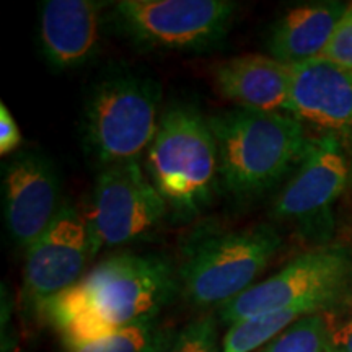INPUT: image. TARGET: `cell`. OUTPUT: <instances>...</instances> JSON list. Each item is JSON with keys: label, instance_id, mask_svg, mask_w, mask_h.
Here are the masks:
<instances>
[{"label": "cell", "instance_id": "cell-1", "mask_svg": "<svg viewBox=\"0 0 352 352\" xmlns=\"http://www.w3.org/2000/svg\"><path fill=\"white\" fill-rule=\"evenodd\" d=\"M176 292L170 261L158 254L107 258L44 307L43 316L65 347L80 346L118 329L155 320Z\"/></svg>", "mask_w": 352, "mask_h": 352}, {"label": "cell", "instance_id": "cell-2", "mask_svg": "<svg viewBox=\"0 0 352 352\" xmlns=\"http://www.w3.org/2000/svg\"><path fill=\"white\" fill-rule=\"evenodd\" d=\"M219 183L236 197L263 195L305 155L310 139L297 116L233 108L209 118Z\"/></svg>", "mask_w": 352, "mask_h": 352}, {"label": "cell", "instance_id": "cell-3", "mask_svg": "<svg viewBox=\"0 0 352 352\" xmlns=\"http://www.w3.org/2000/svg\"><path fill=\"white\" fill-rule=\"evenodd\" d=\"M145 171L179 219L201 214L219 183V151L209 120L189 104L166 109L147 151Z\"/></svg>", "mask_w": 352, "mask_h": 352}, {"label": "cell", "instance_id": "cell-4", "mask_svg": "<svg viewBox=\"0 0 352 352\" xmlns=\"http://www.w3.org/2000/svg\"><path fill=\"white\" fill-rule=\"evenodd\" d=\"M160 83L129 69L111 70L88 95L83 113L87 152L103 166L139 160L155 138Z\"/></svg>", "mask_w": 352, "mask_h": 352}, {"label": "cell", "instance_id": "cell-5", "mask_svg": "<svg viewBox=\"0 0 352 352\" xmlns=\"http://www.w3.org/2000/svg\"><path fill=\"white\" fill-rule=\"evenodd\" d=\"M283 245L270 223L227 232L196 233L186 240L178 279L197 307H222L253 287Z\"/></svg>", "mask_w": 352, "mask_h": 352}, {"label": "cell", "instance_id": "cell-6", "mask_svg": "<svg viewBox=\"0 0 352 352\" xmlns=\"http://www.w3.org/2000/svg\"><path fill=\"white\" fill-rule=\"evenodd\" d=\"M352 272V254L346 246L310 250L277 274L254 284L220 307V320L232 324L253 316L284 310L316 314L331 305L344 290Z\"/></svg>", "mask_w": 352, "mask_h": 352}, {"label": "cell", "instance_id": "cell-7", "mask_svg": "<svg viewBox=\"0 0 352 352\" xmlns=\"http://www.w3.org/2000/svg\"><path fill=\"white\" fill-rule=\"evenodd\" d=\"M235 12L236 3L228 0H121L113 20L148 50L204 51L226 38Z\"/></svg>", "mask_w": 352, "mask_h": 352}, {"label": "cell", "instance_id": "cell-8", "mask_svg": "<svg viewBox=\"0 0 352 352\" xmlns=\"http://www.w3.org/2000/svg\"><path fill=\"white\" fill-rule=\"evenodd\" d=\"M166 204L139 160L101 168L83 215L94 253L142 239L160 226Z\"/></svg>", "mask_w": 352, "mask_h": 352}, {"label": "cell", "instance_id": "cell-9", "mask_svg": "<svg viewBox=\"0 0 352 352\" xmlns=\"http://www.w3.org/2000/svg\"><path fill=\"white\" fill-rule=\"evenodd\" d=\"M95 256L90 230L83 214L64 204L52 226L26 250L23 300L33 314L83 277L88 261Z\"/></svg>", "mask_w": 352, "mask_h": 352}, {"label": "cell", "instance_id": "cell-10", "mask_svg": "<svg viewBox=\"0 0 352 352\" xmlns=\"http://www.w3.org/2000/svg\"><path fill=\"white\" fill-rule=\"evenodd\" d=\"M2 189L8 235L28 250L63 209L59 173L46 153L28 148L8 162Z\"/></svg>", "mask_w": 352, "mask_h": 352}, {"label": "cell", "instance_id": "cell-11", "mask_svg": "<svg viewBox=\"0 0 352 352\" xmlns=\"http://www.w3.org/2000/svg\"><path fill=\"white\" fill-rule=\"evenodd\" d=\"M349 182V162L341 140L333 135L314 139L285 188L277 196L274 217L302 226L324 217Z\"/></svg>", "mask_w": 352, "mask_h": 352}, {"label": "cell", "instance_id": "cell-12", "mask_svg": "<svg viewBox=\"0 0 352 352\" xmlns=\"http://www.w3.org/2000/svg\"><path fill=\"white\" fill-rule=\"evenodd\" d=\"M290 113L338 140H352V70L320 59L294 65Z\"/></svg>", "mask_w": 352, "mask_h": 352}, {"label": "cell", "instance_id": "cell-13", "mask_svg": "<svg viewBox=\"0 0 352 352\" xmlns=\"http://www.w3.org/2000/svg\"><path fill=\"white\" fill-rule=\"evenodd\" d=\"M212 77L219 94L239 104V108L290 113L292 67L274 57L263 54L232 57L215 65Z\"/></svg>", "mask_w": 352, "mask_h": 352}, {"label": "cell", "instance_id": "cell-14", "mask_svg": "<svg viewBox=\"0 0 352 352\" xmlns=\"http://www.w3.org/2000/svg\"><path fill=\"white\" fill-rule=\"evenodd\" d=\"M101 3L91 0H47L41 6L39 38L47 63L56 69L80 65L100 38Z\"/></svg>", "mask_w": 352, "mask_h": 352}, {"label": "cell", "instance_id": "cell-15", "mask_svg": "<svg viewBox=\"0 0 352 352\" xmlns=\"http://www.w3.org/2000/svg\"><path fill=\"white\" fill-rule=\"evenodd\" d=\"M347 7L331 0L290 8L271 30V57L290 67L320 59Z\"/></svg>", "mask_w": 352, "mask_h": 352}, {"label": "cell", "instance_id": "cell-16", "mask_svg": "<svg viewBox=\"0 0 352 352\" xmlns=\"http://www.w3.org/2000/svg\"><path fill=\"white\" fill-rule=\"evenodd\" d=\"M176 333L155 320L118 329L108 336L80 346L65 347L67 352H165Z\"/></svg>", "mask_w": 352, "mask_h": 352}, {"label": "cell", "instance_id": "cell-17", "mask_svg": "<svg viewBox=\"0 0 352 352\" xmlns=\"http://www.w3.org/2000/svg\"><path fill=\"white\" fill-rule=\"evenodd\" d=\"M310 315L303 310H284L253 316L232 324L222 341V352H253L266 346L285 328L302 316Z\"/></svg>", "mask_w": 352, "mask_h": 352}, {"label": "cell", "instance_id": "cell-18", "mask_svg": "<svg viewBox=\"0 0 352 352\" xmlns=\"http://www.w3.org/2000/svg\"><path fill=\"white\" fill-rule=\"evenodd\" d=\"M333 328L321 311L302 316L259 352H329Z\"/></svg>", "mask_w": 352, "mask_h": 352}, {"label": "cell", "instance_id": "cell-19", "mask_svg": "<svg viewBox=\"0 0 352 352\" xmlns=\"http://www.w3.org/2000/svg\"><path fill=\"white\" fill-rule=\"evenodd\" d=\"M165 352H222L217 323L212 316H204L176 333L173 342Z\"/></svg>", "mask_w": 352, "mask_h": 352}, {"label": "cell", "instance_id": "cell-20", "mask_svg": "<svg viewBox=\"0 0 352 352\" xmlns=\"http://www.w3.org/2000/svg\"><path fill=\"white\" fill-rule=\"evenodd\" d=\"M321 57L352 70V3H349L340 23L334 28L333 36Z\"/></svg>", "mask_w": 352, "mask_h": 352}, {"label": "cell", "instance_id": "cell-21", "mask_svg": "<svg viewBox=\"0 0 352 352\" xmlns=\"http://www.w3.org/2000/svg\"><path fill=\"white\" fill-rule=\"evenodd\" d=\"M21 145V132L6 103L0 104V153L8 155Z\"/></svg>", "mask_w": 352, "mask_h": 352}, {"label": "cell", "instance_id": "cell-22", "mask_svg": "<svg viewBox=\"0 0 352 352\" xmlns=\"http://www.w3.org/2000/svg\"><path fill=\"white\" fill-rule=\"evenodd\" d=\"M329 352H352V321L333 329Z\"/></svg>", "mask_w": 352, "mask_h": 352}, {"label": "cell", "instance_id": "cell-23", "mask_svg": "<svg viewBox=\"0 0 352 352\" xmlns=\"http://www.w3.org/2000/svg\"><path fill=\"white\" fill-rule=\"evenodd\" d=\"M19 352H21V351H19Z\"/></svg>", "mask_w": 352, "mask_h": 352}]
</instances>
